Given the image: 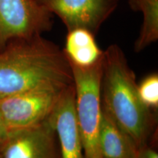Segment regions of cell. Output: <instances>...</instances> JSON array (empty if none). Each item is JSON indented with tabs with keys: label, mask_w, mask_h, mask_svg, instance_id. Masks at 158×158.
<instances>
[{
	"label": "cell",
	"mask_w": 158,
	"mask_h": 158,
	"mask_svg": "<svg viewBox=\"0 0 158 158\" xmlns=\"http://www.w3.org/2000/svg\"><path fill=\"white\" fill-rule=\"evenodd\" d=\"M0 51V100L26 91L73 84L62 50L41 35L12 40Z\"/></svg>",
	"instance_id": "6da1fadb"
},
{
	"label": "cell",
	"mask_w": 158,
	"mask_h": 158,
	"mask_svg": "<svg viewBox=\"0 0 158 158\" xmlns=\"http://www.w3.org/2000/svg\"><path fill=\"white\" fill-rule=\"evenodd\" d=\"M100 96L102 109L138 147L147 144L153 126L152 114L140 100L135 73L116 44L103 51Z\"/></svg>",
	"instance_id": "7a4b0ae2"
},
{
	"label": "cell",
	"mask_w": 158,
	"mask_h": 158,
	"mask_svg": "<svg viewBox=\"0 0 158 158\" xmlns=\"http://www.w3.org/2000/svg\"><path fill=\"white\" fill-rule=\"evenodd\" d=\"M102 58L89 68L70 64L75 92L76 121L81 137L84 158H102L99 144L102 115Z\"/></svg>",
	"instance_id": "3957f363"
},
{
	"label": "cell",
	"mask_w": 158,
	"mask_h": 158,
	"mask_svg": "<svg viewBox=\"0 0 158 158\" xmlns=\"http://www.w3.org/2000/svg\"><path fill=\"white\" fill-rule=\"evenodd\" d=\"M67 87L36 88L0 100V115L7 130L31 127L48 119Z\"/></svg>",
	"instance_id": "277c9868"
},
{
	"label": "cell",
	"mask_w": 158,
	"mask_h": 158,
	"mask_svg": "<svg viewBox=\"0 0 158 158\" xmlns=\"http://www.w3.org/2000/svg\"><path fill=\"white\" fill-rule=\"evenodd\" d=\"M53 15L35 0H0V47L51 30Z\"/></svg>",
	"instance_id": "5b68a950"
},
{
	"label": "cell",
	"mask_w": 158,
	"mask_h": 158,
	"mask_svg": "<svg viewBox=\"0 0 158 158\" xmlns=\"http://www.w3.org/2000/svg\"><path fill=\"white\" fill-rule=\"evenodd\" d=\"M51 118L31 127L10 130L0 144V158H61Z\"/></svg>",
	"instance_id": "8992f818"
},
{
	"label": "cell",
	"mask_w": 158,
	"mask_h": 158,
	"mask_svg": "<svg viewBox=\"0 0 158 158\" xmlns=\"http://www.w3.org/2000/svg\"><path fill=\"white\" fill-rule=\"evenodd\" d=\"M56 15L68 31L83 28L96 35L117 7L119 0H35Z\"/></svg>",
	"instance_id": "52a82bcc"
},
{
	"label": "cell",
	"mask_w": 158,
	"mask_h": 158,
	"mask_svg": "<svg viewBox=\"0 0 158 158\" xmlns=\"http://www.w3.org/2000/svg\"><path fill=\"white\" fill-rule=\"evenodd\" d=\"M50 118L59 141L61 158H84L76 121L73 85L63 91Z\"/></svg>",
	"instance_id": "ba28073f"
},
{
	"label": "cell",
	"mask_w": 158,
	"mask_h": 158,
	"mask_svg": "<svg viewBox=\"0 0 158 158\" xmlns=\"http://www.w3.org/2000/svg\"><path fill=\"white\" fill-rule=\"evenodd\" d=\"M99 144L102 158H136L139 149L102 108Z\"/></svg>",
	"instance_id": "9c48e42d"
},
{
	"label": "cell",
	"mask_w": 158,
	"mask_h": 158,
	"mask_svg": "<svg viewBox=\"0 0 158 158\" xmlns=\"http://www.w3.org/2000/svg\"><path fill=\"white\" fill-rule=\"evenodd\" d=\"M63 52L70 64L80 68H89L103 56L95 40V35L83 28L68 31Z\"/></svg>",
	"instance_id": "30bf717a"
},
{
	"label": "cell",
	"mask_w": 158,
	"mask_h": 158,
	"mask_svg": "<svg viewBox=\"0 0 158 158\" xmlns=\"http://www.w3.org/2000/svg\"><path fill=\"white\" fill-rule=\"evenodd\" d=\"M132 9L143 15V23L135 43V52H140L158 39V0H129Z\"/></svg>",
	"instance_id": "8fae6325"
},
{
	"label": "cell",
	"mask_w": 158,
	"mask_h": 158,
	"mask_svg": "<svg viewBox=\"0 0 158 158\" xmlns=\"http://www.w3.org/2000/svg\"><path fill=\"white\" fill-rule=\"evenodd\" d=\"M138 93L140 100L149 110L158 108V75L150 74L138 84Z\"/></svg>",
	"instance_id": "7c38bea8"
},
{
	"label": "cell",
	"mask_w": 158,
	"mask_h": 158,
	"mask_svg": "<svg viewBox=\"0 0 158 158\" xmlns=\"http://www.w3.org/2000/svg\"><path fill=\"white\" fill-rule=\"evenodd\" d=\"M136 158H158V153L147 143L139 147Z\"/></svg>",
	"instance_id": "4fadbf2b"
},
{
	"label": "cell",
	"mask_w": 158,
	"mask_h": 158,
	"mask_svg": "<svg viewBox=\"0 0 158 158\" xmlns=\"http://www.w3.org/2000/svg\"><path fill=\"white\" fill-rule=\"evenodd\" d=\"M7 133H8V130H7V127H5V123H4L2 116L0 115V144L6 138Z\"/></svg>",
	"instance_id": "5bb4252c"
}]
</instances>
